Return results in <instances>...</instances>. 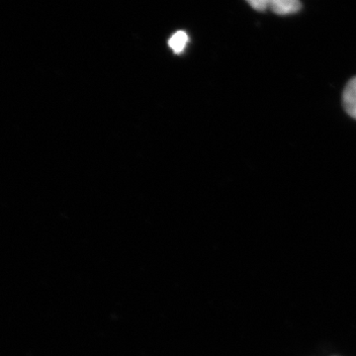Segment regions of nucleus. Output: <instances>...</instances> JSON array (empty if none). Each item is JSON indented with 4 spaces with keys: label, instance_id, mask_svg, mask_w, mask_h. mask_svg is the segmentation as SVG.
Segmentation results:
<instances>
[{
    "label": "nucleus",
    "instance_id": "2",
    "mask_svg": "<svg viewBox=\"0 0 356 356\" xmlns=\"http://www.w3.org/2000/svg\"><path fill=\"white\" fill-rule=\"evenodd\" d=\"M343 106L348 115L356 119V77L351 79L344 88Z\"/></svg>",
    "mask_w": 356,
    "mask_h": 356
},
{
    "label": "nucleus",
    "instance_id": "4",
    "mask_svg": "<svg viewBox=\"0 0 356 356\" xmlns=\"http://www.w3.org/2000/svg\"><path fill=\"white\" fill-rule=\"evenodd\" d=\"M247 2L257 11H264L268 8V0H247Z\"/></svg>",
    "mask_w": 356,
    "mask_h": 356
},
{
    "label": "nucleus",
    "instance_id": "3",
    "mask_svg": "<svg viewBox=\"0 0 356 356\" xmlns=\"http://www.w3.org/2000/svg\"><path fill=\"white\" fill-rule=\"evenodd\" d=\"M188 43V36L184 31H178L173 34L172 38L168 41L172 50L175 53L180 54L184 51L185 47Z\"/></svg>",
    "mask_w": 356,
    "mask_h": 356
},
{
    "label": "nucleus",
    "instance_id": "1",
    "mask_svg": "<svg viewBox=\"0 0 356 356\" xmlns=\"http://www.w3.org/2000/svg\"><path fill=\"white\" fill-rule=\"evenodd\" d=\"M268 8L278 15L298 13L301 8L299 0H268Z\"/></svg>",
    "mask_w": 356,
    "mask_h": 356
}]
</instances>
